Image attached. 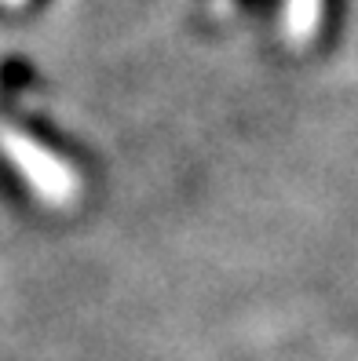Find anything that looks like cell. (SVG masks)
I'll return each instance as SVG.
<instances>
[{
    "label": "cell",
    "mask_w": 358,
    "mask_h": 361,
    "mask_svg": "<svg viewBox=\"0 0 358 361\" xmlns=\"http://www.w3.org/2000/svg\"><path fill=\"white\" fill-rule=\"evenodd\" d=\"M0 150L11 157V164L23 172V179L37 190L48 204H70L80 190L77 172L55 157L48 146H40L33 135L18 132V128H0Z\"/></svg>",
    "instance_id": "cell-1"
},
{
    "label": "cell",
    "mask_w": 358,
    "mask_h": 361,
    "mask_svg": "<svg viewBox=\"0 0 358 361\" xmlns=\"http://www.w3.org/2000/svg\"><path fill=\"white\" fill-rule=\"evenodd\" d=\"M318 11H322V0H289V37L307 40L318 26Z\"/></svg>",
    "instance_id": "cell-2"
}]
</instances>
